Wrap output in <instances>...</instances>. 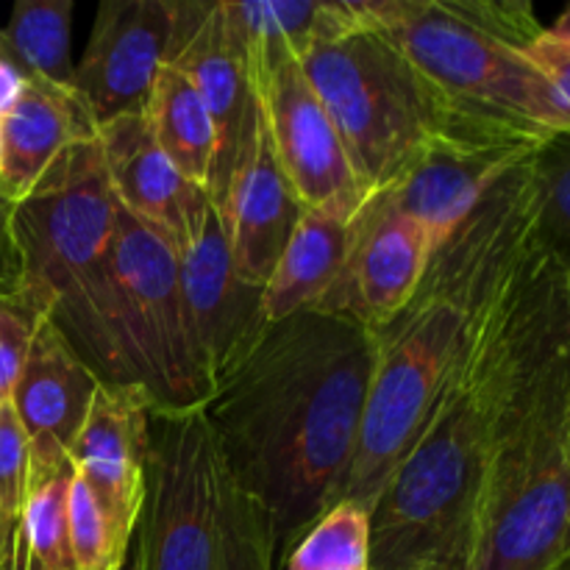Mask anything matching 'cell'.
<instances>
[{
    "label": "cell",
    "instance_id": "22",
    "mask_svg": "<svg viewBox=\"0 0 570 570\" xmlns=\"http://www.w3.org/2000/svg\"><path fill=\"white\" fill-rule=\"evenodd\" d=\"M145 117L167 159L209 193L217 159V131L198 89L167 61L145 100Z\"/></svg>",
    "mask_w": 570,
    "mask_h": 570
},
{
    "label": "cell",
    "instance_id": "33",
    "mask_svg": "<svg viewBox=\"0 0 570 570\" xmlns=\"http://www.w3.org/2000/svg\"><path fill=\"white\" fill-rule=\"evenodd\" d=\"M122 570H142V568H139L137 546H131V554H128V562H126V566H122Z\"/></svg>",
    "mask_w": 570,
    "mask_h": 570
},
{
    "label": "cell",
    "instance_id": "6",
    "mask_svg": "<svg viewBox=\"0 0 570 570\" xmlns=\"http://www.w3.org/2000/svg\"><path fill=\"white\" fill-rule=\"evenodd\" d=\"M142 570H276L271 515L228 468L204 406L150 412Z\"/></svg>",
    "mask_w": 570,
    "mask_h": 570
},
{
    "label": "cell",
    "instance_id": "35",
    "mask_svg": "<svg viewBox=\"0 0 570 570\" xmlns=\"http://www.w3.org/2000/svg\"><path fill=\"white\" fill-rule=\"evenodd\" d=\"M0 173H3V131H0Z\"/></svg>",
    "mask_w": 570,
    "mask_h": 570
},
{
    "label": "cell",
    "instance_id": "18",
    "mask_svg": "<svg viewBox=\"0 0 570 570\" xmlns=\"http://www.w3.org/2000/svg\"><path fill=\"white\" fill-rule=\"evenodd\" d=\"M98 384V376L45 315L37 323L11 399L28 443V484L70 471V449L87 421Z\"/></svg>",
    "mask_w": 570,
    "mask_h": 570
},
{
    "label": "cell",
    "instance_id": "4",
    "mask_svg": "<svg viewBox=\"0 0 570 570\" xmlns=\"http://www.w3.org/2000/svg\"><path fill=\"white\" fill-rule=\"evenodd\" d=\"M570 529V284L490 440L465 570H557Z\"/></svg>",
    "mask_w": 570,
    "mask_h": 570
},
{
    "label": "cell",
    "instance_id": "11",
    "mask_svg": "<svg viewBox=\"0 0 570 570\" xmlns=\"http://www.w3.org/2000/svg\"><path fill=\"white\" fill-rule=\"evenodd\" d=\"M546 139L451 111L443 131L379 193L443 248L484 195Z\"/></svg>",
    "mask_w": 570,
    "mask_h": 570
},
{
    "label": "cell",
    "instance_id": "39",
    "mask_svg": "<svg viewBox=\"0 0 570 570\" xmlns=\"http://www.w3.org/2000/svg\"><path fill=\"white\" fill-rule=\"evenodd\" d=\"M562 17H566V20L570 22V9H566V11H562Z\"/></svg>",
    "mask_w": 570,
    "mask_h": 570
},
{
    "label": "cell",
    "instance_id": "21",
    "mask_svg": "<svg viewBox=\"0 0 570 570\" xmlns=\"http://www.w3.org/2000/svg\"><path fill=\"white\" fill-rule=\"evenodd\" d=\"M365 200H340V204L301 209L287 248L278 256L262 289V312L267 323L287 321L298 312L315 309L326 298L345 265L351 226Z\"/></svg>",
    "mask_w": 570,
    "mask_h": 570
},
{
    "label": "cell",
    "instance_id": "14",
    "mask_svg": "<svg viewBox=\"0 0 570 570\" xmlns=\"http://www.w3.org/2000/svg\"><path fill=\"white\" fill-rule=\"evenodd\" d=\"M176 259L189 345L215 387L271 326L262 312V287L245 282L234 267L217 206Z\"/></svg>",
    "mask_w": 570,
    "mask_h": 570
},
{
    "label": "cell",
    "instance_id": "16",
    "mask_svg": "<svg viewBox=\"0 0 570 570\" xmlns=\"http://www.w3.org/2000/svg\"><path fill=\"white\" fill-rule=\"evenodd\" d=\"M150 404L139 387L98 384L92 406L70 449V468L81 473L120 543L134 546L148 493Z\"/></svg>",
    "mask_w": 570,
    "mask_h": 570
},
{
    "label": "cell",
    "instance_id": "7",
    "mask_svg": "<svg viewBox=\"0 0 570 570\" xmlns=\"http://www.w3.org/2000/svg\"><path fill=\"white\" fill-rule=\"evenodd\" d=\"M382 31L449 111L554 137L543 78L523 48L543 31L527 0H384Z\"/></svg>",
    "mask_w": 570,
    "mask_h": 570
},
{
    "label": "cell",
    "instance_id": "8",
    "mask_svg": "<svg viewBox=\"0 0 570 570\" xmlns=\"http://www.w3.org/2000/svg\"><path fill=\"white\" fill-rule=\"evenodd\" d=\"M365 193L387 187L449 122L432 83L384 31H356L301 56Z\"/></svg>",
    "mask_w": 570,
    "mask_h": 570
},
{
    "label": "cell",
    "instance_id": "34",
    "mask_svg": "<svg viewBox=\"0 0 570 570\" xmlns=\"http://www.w3.org/2000/svg\"><path fill=\"white\" fill-rule=\"evenodd\" d=\"M412 570H454V568H445V566H421V568H412Z\"/></svg>",
    "mask_w": 570,
    "mask_h": 570
},
{
    "label": "cell",
    "instance_id": "5",
    "mask_svg": "<svg viewBox=\"0 0 570 570\" xmlns=\"http://www.w3.org/2000/svg\"><path fill=\"white\" fill-rule=\"evenodd\" d=\"M48 317L98 382L139 387L154 410L209 401L184 323L176 254L122 206L100 265Z\"/></svg>",
    "mask_w": 570,
    "mask_h": 570
},
{
    "label": "cell",
    "instance_id": "32",
    "mask_svg": "<svg viewBox=\"0 0 570 570\" xmlns=\"http://www.w3.org/2000/svg\"><path fill=\"white\" fill-rule=\"evenodd\" d=\"M0 570H45V568H39L37 560L28 554L26 543H22V534H20V538H17V543L11 546L9 557L0 562Z\"/></svg>",
    "mask_w": 570,
    "mask_h": 570
},
{
    "label": "cell",
    "instance_id": "20",
    "mask_svg": "<svg viewBox=\"0 0 570 570\" xmlns=\"http://www.w3.org/2000/svg\"><path fill=\"white\" fill-rule=\"evenodd\" d=\"M3 131V173L0 195L20 204L70 145L98 137L76 89H59L28 78L14 109L0 120Z\"/></svg>",
    "mask_w": 570,
    "mask_h": 570
},
{
    "label": "cell",
    "instance_id": "24",
    "mask_svg": "<svg viewBox=\"0 0 570 570\" xmlns=\"http://www.w3.org/2000/svg\"><path fill=\"white\" fill-rule=\"evenodd\" d=\"M284 570H371V512L337 501L289 546Z\"/></svg>",
    "mask_w": 570,
    "mask_h": 570
},
{
    "label": "cell",
    "instance_id": "37",
    "mask_svg": "<svg viewBox=\"0 0 570 570\" xmlns=\"http://www.w3.org/2000/svg\"><path fill=\"white\" fill-rule=\"evenodd\" d=\"M0 56H9L6 53V45H3V33H0Z\"/></svg>",
    "mask_w": 570,
    "mask_h": 570
},
{
    "label": "cell",
    "instance_id": "1",
    "mask_svg": "<svg viewBox=\"0 0 570 570\" xmlns=\"http://www.w3.org/2000/svg\"><path fill=\"white\" fill-rule=\"evenodd\" d=\"M373 373V334L332 312L271 323L212 387V434L289 549L343 501Z\"/></svg>",
    "mask_w": 570,
    "mask_h": 570
},
{
    "label": "cell",
    "instance_id": "36",
    "mask_svg": "<svg viewBox=\"0 0 570 570\" xmlns=\"http://www.w3.org/2000/svg\"><path fill=\"white\" fill-rule=\"evenodd\" d=\"M557 570H570V557H566V560H562V566Z\"/></svg>",
    "mask_w": 570,
    "mask_h": 570
},
{
    "label": "cell",
    "instance_id": "2",
    "mask_svg": "<svg viewBox=\"0 0 570 570\" xmlns=\"http://www.w3.org/2000/svg\"><path fill=\"white\" fill-rule=\"evenodd\" d=\"M529 159L484 195L454 237L432 256L410 304L373 332L365 417L343 493L367 512L426 429L490 287L532 234Z\"/></svg>",
    "mask_w": 570,
    "mask_h": 570
},
{
    "label": "cell",
    "instance_id": "28",
    "mask_svg": "<svg viewBox=\"0 0 570 570\" xmlns=\"http://www.w3.org/2000/svg\"><path fill=\"white\" fill-rule=\"evenodd\" d=\"M523 59L543 78L554 111V134L570 131V22L557 17L551 28H543L523 48Z\"/></svg>",
    "mask_w": 570,
    "mask_h": 570
},
{
    "label": "cell",
    "instance_id": "3",
    "mask_svg": "<svg viewBox=\"0 0 570 570\" xmlns=\"http://www.w3.org/2000/svg\"><path fill=\"white\" fill-rule=\"evenodd\" d=\"M538 334L527 301L501 284L479 306L438 406L371 507V570L468 568L490 440Z\"/></svg>",
    "mask_w": 570,
    "mask_h": 570
},
{
    "label": "cell",
    "instance_id": "9",
    "mask_svg": "<svg viewBox=\"0 0 570 570\" xmlns=\"http://www.w3.org/2000/svg\"><path fill=\"white\" fill-rule=\"evenodd\" d=\"M117 209L98 137L70 145L11 206L17 295L39 315H50L100 265L115 239Z\"/></svg>",
    "mask_w": 570,
    "mask_h": 570
},
{
    "label": "cell",
    "instance_id": "29",
    "mask_svg": "<svg viewBox=\"0 0 570 570\" xmlns=\"http://www.w3.org/2000/svg\"><path fill=\"white\" fill-rule=\"evenodd\" d=\"M42 317L45 315L31 309L20 295H0V406L11 404L14 399L33 332Z\"/></svg>",
    "mask_w": 570,
    "mask_h": 570
},
{
    "label": "cell",
    "instance_id": "27",
    "mask_svg": "<svg viewBox=\"0 0 570 570\" xmlns=\"http://www.w3.org/2000/svg\"><path fill=\"white\" fill-rule=\"evenodd\" d=\"M67 529H70V554L76 570H122L131 546L120 543L92 490L70 468L67 484Z\"/></svg>",
    "mask_w": 570,
    "mask_h": 570
},
{
    "label": "cell",
    "instance_id": "23",
    "mask_svg": "<svg viewBox=\"0 0 570 570\" xmlns=\"http://www.w3.org/2000/svg\"><path fill=\"white\" fill-rule=\"evenodd\" d=\"M72 0H17L3 33L9 59L28 78L72 89Z\"/></svg>",
    "mask_w": 570,
    "mask_h": 570
},
{
    "label": "cell",
    "instance_id": "17",
    "mask_svg": "<svg viewBox=\"0 0 570 570\" xmlns=\"http://www.w3.org/2000/svg\"><path fill=\"white\" fill-rule=\"evenodd\" d=\"M106 176L117 204L165 239L178 254L204 228L215 209L209 193L173 165L156 142L145 111L122 115L98 128Z\"/></svg>",
    "mask_w": 570,
    "mask_h": 570
},
{
    "label": "cell",
    "instance_id": "12",
    "mask_svg": "<svg viewBox=\"0 0 570 570\" xmlns=\"http://www.w3.org/2000/svg\"><path fill=\"white\" fill-rule=\"evenodd\" d=\"M176 0H106L98 6L72 89L95 128L145 111L150 87L170 61Z\"/></svg>",
    "mask_w": 570,
    "mask_h": 570
},
{
    "label": "cell",
    "instance_id": "30",
    "mask_svg": "<svg viewBox=\"0 0 570 570\" xmlns=\"http://www.w3.org/2000/svg\"><path fill=\"white\" fill-rule=\"evenodd\" d=\"M9 220L11 204L0 195V295H17V259Z\"/></svg>",
    "mask_w": 570,
    "mask_h": 570
},
{
    "label": "cell",
    "instance_id": "31",
    "mask_svg": "<svg viewBox=\"0 0 570 570\" xmlns=\"http://www.w3.org/2000/svg\"><path fill=\"white\" fill-rule=\"evenodd\" d=\"M28 87V76L9 59V56H0V120L9 115L17 106V100L22 98Z\"/></svg>",
    "mask_w": 570,
    "mask_h": 570
},
{
    "label": "cell",
    "instance_id": "15",
    "mask_svg": "<svg viewBox=\"0 0 570 570\" xmlns=\"http://www.w3.org/2000/svg\"><path fill=\"white\" fill-rule=\"evenodd\" d=\"M215 206L234 267L245 282L265 289L304 206L295 198L273 150L256 89L234 165Z\"/></svg>",
    "mask_w": 570,
    "mask_h": 570
},
{
    "label": "cell",
    "instance_id": "13",
    "mask_svg": "<svg viewBox=\"0 0 570 570\" xmlns=\"http://www.w3.org/2000/svg\"><path fill=\"white\" fill-rule=\"evenodd\" d=\"M434 254L438 248L426 228L401 215L382 195H367L351 226L343 271L315 309L348 317L371 334L379 332L410 304Z\"/></svg>",
    "mask_w": 570,
    "mask_h": 570
},
{
    "label": "cell",
    "instance_id": "19",
    "mask_svg": "<svg viewBox=\"0 0 570 570\" xmlns=\"http://www.w3.org/2000/svg\"><path fill=\"white\" fill-rule=\"evenodd\" d=\"M170 65L193 81L215 120L217 159L209 198L217 204L254 104L248 48L228 17L226 3H176Z\"/></svg>",
    "mask_w": 570,
    "mask_h": 570
},
{
    "label": "cell",
    "instance_id": "26",
    "mask_svg": "<svg viewBox=\"0 0 570 570\" xmlns=\"http://www.w3.org/2000/svg\"><path fill=\"white\" fill-rule=\"evenodd\" d=\"M67 484L70 471L28 484L20 534L28 554L45 570H76L67 529Z\"/></svg>",
    "mask_w": 570,
    "mask_h": 570
},
{
    "label": "cell",
    "instance_id": "38",
    "mask_svg": "<svg viewBox=\"0 0 570 570\" xmlns=\"http://www.w3.org/2000/svg\"><path fill=\"white\" fill-rule=\"evenodd\" d=\"M566 557H570V529H568V543H566Z\"/></svg>",
    "mask_w": 570,
    "mask_h": 570
},
{
    "label": "cell",
    "instance_id": "25",
    "mask_svg": "<svg viewBox=\"0 0 570 570\" xmlns=\"http://www.w3.org/2000/svg\"><path fill=\"white\" fill-rule=\"evenodd\" d=\"M529 165L534 189V234L570 284V131L546 139Z\"/></svg>",
    "mask_w": 570,
    "mask_h": 570
},
{
    "label": "cell",
    "instance_id": "10",
    "mask_svg": "<svg viewBox=\"0 0 570 570\" xmlns=\"http://www.w3.org/2000/svg\"><path fill=\"white\" fill-rule=\"evenodd\" d=\"M226 11L248 48L250 76L267 134L301 206L312 209L340 200H365V187L356 181L337 128L298 56L276 37L248 31L234 17L232 3H226Z\"/></svg>",
    "mask_w": 570,
    "mask_h": 570
}]
</instances>
